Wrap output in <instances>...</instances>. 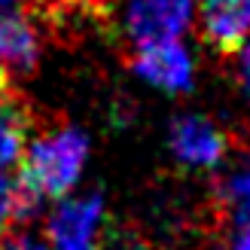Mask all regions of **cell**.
Returning <instances> with one entry per match:
<instances>
[{"label":"cell","mask_w":250,"mask_h":250,"mask_svg":"<svg viewBox=\"0 0 250 250\" xmlns=\"http://www.w3.org/2000/svg\"><path fill=\"white\" fill-rule=\"evenodd\" d=\"M89 134L77 125H58L40 137L28 141L21 156V174L19 183L49 202V198H64L80 186L83 171L89 165Z\"/></svg>","instance_id":"obj_1"},{"label":"cell","mask_w":250,"mask_h":250,"mask_svg":"<svg viewBox=\"0 0 250 250\" xmlns=\"http://www.w3.org/2000/svg\"><path fill=\"white\" fill-rule=\"evenodd\" d=\"M104 220L107 205L98 189L55 198L46 217V244L52 250H95Z\"/></svg>","instance_id":"obj_2"},{"label":"cell","mask_w":250,"mask_h":250,"mask_svg":"<svg viewBox=\"0 0 250 250\" xmlns=\"http://www.w3.org/2000/svg\"><path fill=\"white\" fill-rule=\"evenodd\" d=\"M128 64L137 80L168 95H186L195 85V58L183 40L141 43Z\"/></svg>","instance_id":"obj_3"},{"label":"cell","mask_w":250,"mask_h":250,"mask_svg":"<svg viewBox=\"0 0 250 250\" xmlns=\"http://www.w3.org/2000/svg\"><path fill=\"white\" fill-rule=\"evenodd\" d=\"M195 21V0H128L122 9L125 37L141 43L183 40Z\"/></svg>","instance_id":"obj_4"},{"label":"cell","mask_w":250,"mask_h":250,"mask_svg":"<svg viewBox=\"0 0 250 250\" xmlns=\"http://www.w3.org/2000/svg\"><path fill=\"white\" fill-rule=\"evenodd\" d=\"M168 149L186 168L214 171L229 156V137L202 113H177L168 125Z\"/></svg>","instance_id":"obj_5"},{"label":"cell","mask_w":250,"mask_h":250,"mask_svg":"<svg viewBox=\"0 0 250 250\" xmlns=\"http://www.w3.org/2000/svg\"><path fill=\"white\" fill-rule=\"evenodd\" d=\"M198 19L217 52H235L250 37V0H202Z\"/></svg>","instance_id":"obj_6"},{"label":"cell","mask_w":250,"mask_h":250,"mask_svg":"<svg viewBox=\"0 0 250 250\" xmlns=\"http://www.w3.org/2000/svg\"><path fill=\"white\" fill-rule=\"evenodd\" d=\"M40 61V34L34 21L21 12H3L0 16V67L6 73H28Z\"/></svg>","instance_id":"obj_7"},{"label":"cell","mask_w":250,"mask_h":250,"mask_svg":"<svg viewBox=\"0 0 250 250\" xmlns=\"http://www.w3.org/2000/svg\"><path fill=\"white\" fill-rule=\"evenodd\" d=\"M214 198L232 223L250 214V149L235 159H223V171L214 180Z\"/></svg>","instance_id":"obj_8"},{"label":"cell","mask_w":250,"mask_h":250,"mask_svg":"<svg viewBox=\"0 0 250 250\" xmlns=\"http://www.w3.org/2000/svg\"><path fill=\"white\" fill-rule=\"evenodd\" d=\"M28 113L19 107L16 98L0 95V171L19 165L28 146Z\"/></svg>","instance_id":"obj_9"},{"label":"cell","mask_w":250,"mask_h":250,"mask_svg":"<svg viewBox=\"0 0 250 250\" xmlns=\"http://www.w3.org/2000/svg\"><path fill=\"white\" fill-rule=\"evenodd\" d=\"M12 223H16V180H9L0 171V238Z\"/></svg>","instance_id":"obj_10"},{"label":"cell","mask_w":250,"mask_h":250,"mask_svg":"<svg viewBox=\"0 0 250 250\" xmlns=\"http://www.w3.org/2000/svg\"><path fill=\"white\" fill-rule=\"evenodd\" d=\"M235 83H238L241 98L250 104V37L235 49Z\"/></svg>","instance_id":"obj_11"},{"label":"cell","mask_w":250,"mask_h":250,"mask_svg":"<svg viewBox=\"0 0 250 250\" xmlns=\"http://www.w3.org/2000/svg\"><path fill=\"white\" fill-rule=\"evenodd\" d=\"M0 250H49V244L31 232H19V235H6L0 241Z\"/></svg>","instance_id":"obj_12"},{"label":"cell","mask_w":250,"mask_h":250,"mask_svg":"<svg viewBox=\"0 0 250 250\" xmlns=\"http://www.w3.org/2000/svg\"><path fill=\"white\" fill-rule=\"evenodd\" d=\"M229 250H250V214L235 223V235H232Z\"/></svg>","instance_id":"obj_13"},{"label":"cell","mask_w":250,"mask_h":250,"mask_svg":"<svg viewBox=\"0 0 250 250\" xmlns=\"http://www.w3.org/2000/svg\"><path fill=\"white\" fill-rule=\"evenodd\" d=\"M19 3H21V0H0V16H3V12H12Z\"/></svg>","instance_id":"obj_14"},{"label":"cell","mask_w":250,"mask_h":250,"mask_svg":"<svg viewBox=\"0 0 250 250\" xmlns=\"http://www.w3.org/2000/svg\"><path fill=\"white\" fill-rule=\"evenodd\" d=\"M6 89H9V80H6V70L0 67V95H6Z\"/></svg>","instance_id":"obj_15"}]
</instances>
